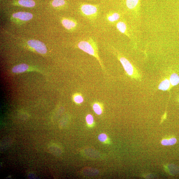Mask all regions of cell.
<instances>
[{
	"label": "cell",
	"mask_w": 179,
	"mask_h": 179,
	"mask_svg": "<svg viewBox=\"0 0 179 179\" xmlns=\"http://www.w3.org/2000/svg\"><path fill=\"white\" fill-rule=\"evenodd\" d=\"M116 27L119 31L128 36H129L128 32L127 25L125 22L123 21L118 22L116 24Z\"/></svg>",
	"instance_id": "obj_8"
},
{
	"label": "cell",
	"mask_w": 179,
	"mask_h": 179,
	"mask_svg": "<svg viewBox=\"0 0 179 179\" xmlns=\"http://www.w3.org/2000/svg\"><path fill=\"white\" fill-rule=\"evenodd\" d=\"M176 139L175 138H172L163 140L161 141V144L164 146H172L176 144Z\"/></svg>",
	"instance_id": "obj_15"
},
{
	"label": "cell",
	"mask_w": 179,
	"mask_h": 179,
	"mask_svg": "<svg viewBox=\"0 0 179 179\" xmlns=\"http://www.w3.org/2000/svg\"><path fill=\"white\" fill-rule=\"evenodd\" d=\"M62 23L64 27L68 30L74 29L77 26L76 21L68 19H63L62 21Z\"/></svg>",
	"instance_id": "obj_7"
},
{
	"label": "cell",
	"mask_w": 179,
	"mask_h": 179,
	"mask_svg": "<svg viewBox=\"0 0 179 179\" xmlns=\"http://www.w3.org/2000/svg\"><path fill=\"white\" fill-rule=\"evenodd\" d=\"M78 48L84 52L95 57L99 61L101 68L103 65L98 54V46L96 42L91 37L82 40L77 44Z\"/></svg>",
	"instance_id": "obj_1"
},
{
	"label": "cell",
	"mask_w": 179,
	"mask_h": 179,
	"mask_svg": "<svg viewBox=\"0 0 179 179\" xmlns=\"http://www.w3.org/2000/svg\"><path fill=\"white\" fill-rule=\"evenodd\" d=\"M18 3L21 6L27 7H32L35 5V2L33 0H19Z\"/></svg>",
	"instance_id": "obj_12"
},
{
	"label": "cell",
	"mask_w": 179,
	"mask_h": 179,
	"mask_svg": "<svg viewBox=\"0 0 179 179\" xmlns=\"http://www.w3.org/2000/svg\"><path fill=\"white\" fill-rule=\"evenodd\" d=\"M169 81L172 86L178 85L179 83V76L176 73H173L170 77Z\"/></svg>",
	"instance_id": "obj_13"
},
{
	"label": "cell",
	"mask_w": 179,
	"mask_h": 179,
	"mask_svg": "<svg viewBox=\"0 0 179 179\" xmlns=\"http://www.w3.org/2000/svg\"><path fill=\"white\" fill-rule=\"evenodd\" d=\"M74 102L78 104L82 103L84 101V98L81 95L77 94L74 97Z\"/></svg>",
	"instance_id": "obj_16"
},
{
	"label": "cell",
	"mask_w": 179,
	"mask_h": 179,
	"mask_svg": "<svg viewBox=\"0 0 179 179\" xmlns=\"http://www.w3.org/2000/svg\"><path fill=\"white\" fill-rule=\"evenodd\" d=\"M118 57L127 74L130 76H134V68L130 62L125 57L120 55H118Z\"/></svg>",
	"instance_id": "obj_4"
},
{
	"label": "cell",
	"mask_w": 179,
	"mask_h": 179,
	"mask_svg": "<svg viewBox=\"0 0 179 179\" xmlns=\"http://www.w3.org/2000/svg\"><path fill=\"white\" fill-rule=\"evenodd\" d=\"M81 14L90 20L95 19L98 16L99 7L97 5L89 4H82L80 6Z\"/></svg>",
	"instance_id": "obj_2"
},
{
	"label": "cell",
	"mask_w": 179,
	"mask_h": 179,
	"mask_svg": "<svg viewBox=\"0 0 179 179\" xmlns=\"http://www.w3.org/2000/svg\"><path fill=\"white\" fill-rule=\"evenodd\" d=\"M12 16L15 18L19 19L23 21L29 20L33 17L31 13L23 12H20L14 13Z\"/></svg>",
	"instance_id": "obj_6"
},
{
	"label": "cell",
	"mask_w": 179,
	"mask_h": 179,
	"mask_svg": "<svg viewBox=\"0 0 179 179\" xmlns=\"http://www.w3.org/2000/svg\"><path fill=\"white\" fill-rule=\"evenodd\" d=\"M93 109L95 112L98 115H100L102 113L103 107L99 103H94L93 105Z\"/></svg>",
	"instance_id": "obj_14"
},
{
	"label": "cell",
	"mask_w": 179,
	"mask_h": 179,
	"mask_svg": "<svg viewBox=\"0 0 179 179\" xmlns=\"http://www.w3.org/2000/svg\"><path fill=\"white\" fill-rule=\"evenodd\" d=\"M29 68V66L26 64H21L14 66L12 68V71L15 73H20L26 71Z\"/></svg>",
	"instance_id": "obj_9"
},
{
	"label": "cell",
	"mask_w": 179,
	"mask_h": 179,
	"mask_svg": "<svg viewBox=\"0 0 179 179\" xmlns=\"http://www.w3.org/2000/svg\"><path fill=\"white\" fill-rule=\"evenodd\" d=\"M86 122L87 124L90 126H92L93 124L94 120L93 117L91 114H89L87 115L86 118Z\"/></svg>",
	"instance_id": "obj_18"
},
{
	"label": "cell",
	"mask_w": 179,
	"mask_h": 179,
	"mask_svg": "<svg viewBox=\"0 0 179 179\" xmlns=\"http://www.w3.org/2000/svg\"><path fill=\"white\" fill-rule=\"evenodd\" d=\"M141 0H126V5L130 10L138 12Z\"/></svg>",
	"instance_id": "obj_5"
},
{
	"label": "cell",
	"mask_w": 179,
	"mask_h": 179,
	"mask_svg": "<svg viewBox=\"0 0 179 179\" xmlns=\"http://www.w3.org/2000/svg\"><path fill=\"white\" fill-rule=\"evenodd\" d=\"M169 80L168 79H165L163 81L159 86L158 88L159 90L163 91H167L169 89L170 86Z\"/></svg>",
	"instance_id": "obj_11"
},
{
	"label": "cell",
	"mask_w": 179,
	"mask_h": 179,
	"mask_svg": "<svg viewBox=\"0 0 179 179\" xmlns=\"http://www.w3.org/2000/svg\"><path fill=\"white\" fill-rule=\"evenodd\" d=\"M28 44L39 54H44L47 52L46 46L42 42L37 40L32 39L28 42Z\"/></svg>",
	"instance_id": "obj_3"
},
{
	"label": "cell",
	"mask_w": 179,
	"mask_h": 179,
	"mask_svg": "<svg viewBox=\"0 0 179 179\" xmlns=\"http://www.w3.org/2000/svg\"><path fill=\"white\" fill-rule=\"evenodd\" d=\"M120 15L116 12L110 13L107 15V19L110 22H114L120 18Z\"/></svg>",
	"instance_id": "obj_10"
},
{
	"label": "cell",
	"mask_w": 179,
	"mask_h": 179,
	"mask_svg": "<svg viewBox=\"0 0 179 179\" xmlns=\"http://www.w3.org/2000/svg\"><path fill=\"white\" fill-rule=\"evenodd\" d=\"M65 3V0H54L52 3V5L54 7H58L64 5Z\"/></svg>",
	"instance_id": "obj_17"
},
{
	"label": "cell",
	"mask_w": 179,
	"mask_h": 179,
	"mask_svg": "<svg viewBox=\"0 0 179 179\" xmlns=\"http://www.w3.org/2000/svg\"><path fill=\"white\" fill-rule=\"evenodd\" d=\"M98 139L99 141L102 142H106L108 140L107 135L104 133H101L98 136Z\"/></svg>",
	"instance_id": "obj_19"
}]
</instances>
